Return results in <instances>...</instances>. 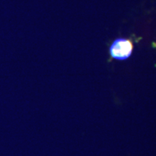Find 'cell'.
I'll use <instances>...</instances> for the list:
<instances>
[{
    "label": "cell",
    "mask_w": 156,
    "mask_h": 156,
    "mask_svg": "<svg viewBox=\"0 0 156 156\" xmlns=\"http://www.w3.org/2000/svg\"><path fill=\"white\" fill-rule=\"evenodd\" d=\"M112 58L118 60H125L132 55L133 44L131 41L125 38H117L110 47Z\"/></svg>",
    "instance_id": "6da1fadb"
}]
</instances>
